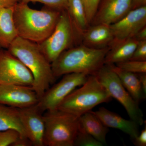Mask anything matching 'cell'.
<instances>
[{
	"label": "cell",
	"mask_w": 146,
	"mask_h": 146,
	"mask_svg": "<svg viewBox=\"0 0 146 146\" xmlns=\"http://www.w3.org/2000/svg\"><path fill=\"white\" fill-rule=\"evenodd\" d=\"M130 60L146 61V41L138 42Z\"/></svg>",
	"instance_id": "4316f807"
},
{
	"label": "cell",
	"mask_w": 146,
	"mask_h": 146,
	"mask_svg": "<svg viewBox=\"0 0 146 146\" xmlns=\"http://www.w3.org/2000/svg\"><path fill=\"white\" fill-rule=\"evenodd\" d=\"M7 50L31 73L33 78L32 87L39 99L56 78L54 76L51 63L42 52L38 44L19 36L11 43Z\"/></svg>",
	"instance_id": "7a4b0ae2"
},
{
	"label": "cell",
	"mask_w": 146,
	"mask_h": 146,
	"mask_svg": "<svg viewBox=\"0 0 146 146\" xmlns=\"http://www.w3.org/2000/svg\"><path fill=\"white\" fill-rule=\"evenodd\" d=\"M138 43V41L134 38L113 41L105 57L104 65H115L129 60Z\"/></svg>",
	"instance_id": "2e32d148"
},
{
	"label": "cell",
	"mask_w": 146,
	"mask_h": 146,
	"mask_svg": "<svg viewBox=\"0 0 146 146\" xmlns=\"http://www.w3.org/2000/svg\"><path fill=\"white\" fill-rule=\"evenodd\" d=\"M133 143L136 146H146V127L139 133L135 139L133 140Z\"/></svg>",
	"instance_id": "83f0119b"
},
{
	"label": "cell",
	"mask_w": 146,
	"mask_h": 146,
	"mask_svg": "<svg viewBox=\"0 0 146 146\" xmlns=\"http://www.w3.org/2000/svg\"><path fill=\"white\" fill-rule=\"evenodd\" d=\"M21 0H0V8L14 6Z\"/></svg>",
	"instance_id": "f1b7e54d"
},
{
	"label": "cell",
	"mask_w": 146,
	"mask_h": 146,
	"mask_svg": "<svg viewBox=\"0 0 146 146\" xmlns=\"http://www.w3.org/2000/svg\"><path fill=\"white\" fill-rule=\"evenodd\" d=\"M89 75L72 73L64 75L58 83L49 88L39 99L37 106L41 112L55 110L69 94L87 81Z\"/></svg>",
	"instance_id": "ba28073f"
},
{
	"label": "cell",
	"mask_w": 146,
	"mask_h": 146,
	"mask_svg": "<svg viewBox=\"0 0 146 146\" xmlns=\"http://www.w3.org/2000/svg\"><path fill=\"white\" fill-rule=\"evenodd\" d=\"M116 66L123 70L135 73H146V61L127 60L116 64Z\"/></svg>",
	"instance_id": "603a6c76"
},
{
	"label": "cell",
	"mask_w": 146,
	"mask_h": 146,
	"mask_svg": "<svg viewBox=\"0 0 146 146\" xmlns=\"http://www.w3.org/2000/svg\"><path fill=\"white\" fill-rule=\"evenodd\" d=\"M131 10V0H100L91 25H110L121 19Z\"/></svg>",
	"instance_id": "4fadbf2b"
},
{
	"label": "cell",
	"mask_w": 146,
	"mask_h": 146,
	"mask_svg": "<svg viewBox=\"0 0 146 146\" xmlns=\"http://www.w3.org/2000/svg\"><path fill=\"white\" fill-rule=\"evenodd\" d=\"M75 34L76 33L68 11H64L60 13L52 33L38 44L47 59L52 63L68 49Z\"/></svg>",
	"instance_id": "52a82bcc"
},
{
	"label": "cell",
	"mask_w": 146,
	"mask_h": 146,
	"mask_svg": "<svg viewBox=\"0 0 146 146\" xmlns=\"http://www.w3.org/2000/svg\"><path fill=\"white\" fill-rule=\"evenodd\" d=\"M133 38L138 42L146 41V26L140 30Z\"/></svg>",
	"instance_id": "f546056e"
},
{
	"label": "cell",
	"mask_w": 146,
	"mask_h": 146,
	"mask_svg": "<svg viewBox=\"0 0 146 146\" xmlns=\"http://www.w3.org/2000/svg\"><path fill=\"white\" fill-rule=\"evenodd\" d=\"M96 76L112 98L117 100L125 108L130 119L139 126L143 124V114L135 101L123 86L117 74L110 65H104Z\"/></svg>",
	"instance_id": "8992f818"
},
{
	"label": "cell",
	"mask_w": 146,
	"mask_h": 146,
	"mask_svg": "<svg viewBox=\"0 0 146 146\" xmlns=\"http://www.w3.org/2000/svg\"><path fill=\"white\" fill-rule=\"evenodd\" d=\"M14 6L0 8V50L7 49L18 36L13 21Z\"/></svg>",
	"instance_id": "e0dca14e"
},
{
	"label": "cell",
	"mask_w": 146,
	"mask_h": 146,
	"mask_svg": "<svg viewBox=\"0 0 146 146\" xmlns=\"http://www.w3.org/2000/svg\"><path fill=\"white\" fill-rule=\"evenodd\" d=\"M146 6V0H131V10Z\"/></svg>",
	"instance_id": "1f68e13d"
},
{
	"label": "cell",
	"mask_w": 146,
	"mask_h": 146,
	"mask_svg": "<svg viewBox=\"0 0 146 146\" xmlns=\"http://www.w3.org/2000/svg\"><path fill=\"white\" fill-rule=\"evenodd\" d=\"M119 77L123 86L134 100L139 104L146 98L137 74L123 70L114 65H110Z\"/></svg>",
	"instance_id": "d6986e66"
},
{
	"label": "cell",
	"mask_w": 146,
	"mask_h": 146,
	"mask_svg": "<svg viewBox=\"0 0 146 146\" xmlns=\"http://www.w3.org/2000/svg\"><path fill=\"white\" fill-rule=\"evenodd\" d=\"M39 99L31 86L0 84V104L16 108L37 104Z\"/></svg>",
	"instance_id": "30bf717a"
},
{
	"label": "cell",
	"mask_w": 146,
	"mask_h": 146,
	"mask_svg": "<svg viewBox=\"0 0 146 146\" xmlns=\"http://www.w3.org/2000/svg\"><path fill=\"white\" fill-rule=\"evenodd\" d=\"M74 146H103L101 143L86 132L80 125L77 134L76 136Z\"/></svg>",
	"instance_id": "7402d4cb"
},
{
	"label": "cell",
	"mask_w": 146,
	"mask_h": 146,
	"mask_svg": "<svg viewBox=\"0 0 146 146\" xmlns=\"http://www.w3.org/2000/svg\"><path fill=\"white\" fill-rule=\"evenodd\" d=\"M81 38L83 45L96 49L110 47L114 39L110 25L103 24L89 26Z\"/></svg>",
	"instance_id": "9a60e30c"
},
{
	"label": "cell",
	"mask_w": 146,
	"mask_h": 146,
	"mask_svg": "<svg viewBox=\"0 0 146 146\" xmlns=\"http://www.w3.org/2000/svg\"><path fill=\"white\" fill-rule=\"evenodd\" d=\"M112 98L96 75H89L85 83L63 100L58 109L79 117L98 105Z\"/></svg>",
	"instance_id": "277c9868"
},
{
	"label": "cell",
	"mask_w": 146,
	"mask_h": 146,
	"mask_svg": "<svg viewBox=\"0 0 146 146\" xmlns=\"http://www.w3.org/2000/svg\"><path fill=\"white\" fill-rule=\"evenodd\" d=\"M68 1L67 11L70 18L76 33L81 37L83 33L90 26L86 19L82 0H68Z\"/></svg>",
	"instance_id": "ffe728a7"
},
{
	"label": "cell",
	"mask_w": 146,
	"mask_h": 146,
	"mask_svg": "<svg viewBox=\"0 0 146 146\" xmlns=\"http://www.w3.org/2000/svg\"><path fill=\"white\" fill-rule=\"evenodd\" d=\"M61 12L47 7L42 10L31 8L20 1L14 6L13 18L18 36L39 44L53 31Z\"/></svg>",
	"instance_id": "6da1fadb"
},
{
	"label": "cell",
	"mask_w": 146,
	"mask_h": 146,
	"mask_svg": "<svg viewBox=\"0 0 146 146\" xmlns=\"http://www.w3.org/2000/svg\"><path fill=\"white\" fill-rule=\"evenodd\" d=\"M14 129L27 138L21 123L18 108L0 104V131Z\"/></svg>",
	"instance_id": "44dd1931"
},
{
	"label": "cell",
	"mask_w": 146,
	"mask_h": 146,
	"mask_svg": "<svg viewBox=\"0 0 146 146\" xmlns=\"http://www.w3.org/2000/svg\"><path fill=\"white\" fill-rule=\"evenodd\" d=\"M27 3H40L45 5L47 7L62 12L67 10L68 7V0H21Z\"/></svg>",
	"instance_id": "d4e9b609"
},
{
	"label": "cell",
	"mask_w": 146,
	"mask_h": 146,
	"mask_svg": "<svg viewBox=\"0 0 146 146\" xmlns=\"http://www.w3.org/2000/svg\"><path fill=\"white\" fill-rule=\"evenodd\" d=\"M144 94L146 96V73L137 74Z\"/></svg>",
	"instance_id": "4dcf8cb0"
},
{
	"label": "cell",
	"mask_w": 146,
	"mask_h": 146,
	"mask_svg": "<svg viewBox=\"0 0 146 146\" xmlns=\"http://www.w3.org/2000/svg\"><path fill=\"white\" fill-rule=\"evenodd\" d=\"M92 112L107 127L121 131L130 136L132 140L140 133L139 125L133 120L126 119L104 107L100 108L98 110Z\"/></svg>",
	"instance_id": "5bb4252c"
},
{
	"label": "cell",
	"mask_w": 146,
	"mask_h": 146,
	"mask_svg": "<svg viewBox=\"0 0 146 146\" xmlns=\"http://www.w3.org/2000/svg\"><path fill=\"white\" fill-rule=\"evenodd\" d=\"M110 26L114 36L113 41L133 38L140 30L146 26V6L132 9Z\"/></svg>",
	"instance_id": "7c38bea8"
},
{
	"label": "cell",
	"mask_w": 146,
	"mask_h": 146,
	"mask_svg": "<svg viewBox=\"0 0 146 146\" xmlns=\"http://www.w3.org/2000/svg\"><path fill=\"white\" fill-rule=\"evenodd\" d=\"M31 73L17 58L8 50H0V84L32 86Z\"/></svg>",
	"instance_id": "9c48e42d"
},
{
	"label": "cell",
	"mask_w": 146,
	"mask_h": 146,
	"mask_svg": "<svg viewBox=\"0 0 146 146\" xmlns=\"http://www.w3.org/2000/svg\"><path fill=\"white\" fill-rule=\"evenodd\" d=\"M100 1V0H82L86 19L90 25L96 13Z\"/></svg>",
	"instance_id": "484cf974"
},
{
	"label": "cell",
	"mask_w": 146,
	"mask_h": 146,
	"mask_svg": "<svg viewBox=\"0 0 146 146\" xmlns=\"http://www.w3.org/2000/svg\"><path fill=\"white\" fill-rule=\"evenodd\" d=\"M44 146H74L79 127V117L58 109L46 111Z\"/></svg>",
	"instance_id": "5b68a950"
},
{
	"label": "cell",
	"mask_w": 146,
	"mask_h": 146,
	"mask_svg": "<svg viewBox=\"0 0 146 146\" xmlns=\"http://www.w3.org/2000/svg\"><path fill=\"white\" fill-rule=\"evenodd\" d=\"M79 121L80 125L86 132L104 145H106V135L109 132V129L92 111L81 115L79 117Z\"/></svg>",
	"instance_id": "ac0fdd59"
},
{
	"label": "cell",
	"mask_w": 146,
	"mask_h": 146,
	"mask_svg": "<svg viewBox=\"0 0 146 146\" xmlns=\"http://www.w3.org/2000/svg\"><path fill=\"white\" fill-rule=\"evenodd\" d=\"M21 137V133L16 129L0 131V146H13Z\"/></svg>",
	"instance_id": "cb8c5ba5"
},
{
	"label": "cell",
	"mask_w": 146,
	"mask_h": 146,
	"mask_svg": "<svg viewBox=\"0 0 146 146\" xmlns=\"http://www.w3.org/2000/svg\"><path fill=\"white\" fill-rule=\"evenodd\" d=\"M109 47L94 48L82 44L66 50L51 63L56 78L72 73L96 75L104 65L105 57Z\"/></svg>",
	"instance_id": "3957f363"
},
{
	"label": "cell",
	"mask_w": 146,
	"mask_h": 146,
	"mask_svg": "<svg viewBox=\"0 0 146 146\" xmlns=\"http://www.w3.org/2000/svg\"><path fill=\"white\" fill-rule=\"evenodd\" d=\"M21 123L32 146H44L45 123L43 112L37 105L18 108Z\"/></svg>",
	"instance_id": "8fae6325"
}]
</instances>
